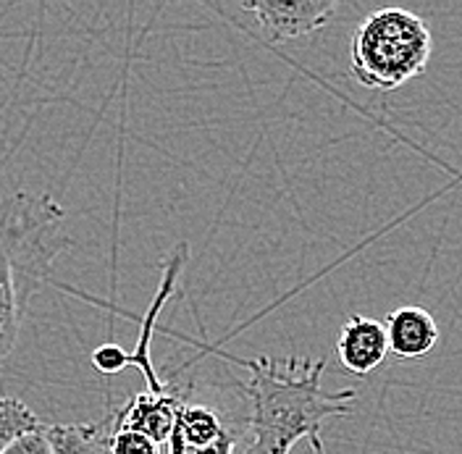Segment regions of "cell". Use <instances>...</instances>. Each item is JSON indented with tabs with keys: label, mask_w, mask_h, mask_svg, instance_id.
Returning <instances> with one entry per match:
<instances>
[{
	"label": "cell",
	"mask_w": 462,
	"mask_h": 454,
	"mask_svg": "<svg viewBox=\"0 0 462 454\" xmlns=\"http://www.w3.org/2000/svg\"><path fill=\"white\" fill-rule=\"evenodd\" d=\"M250 373L239 392L250 402L247 447L242 454H289L297 441H308L313 454H326L320 431L331 418H346L355 410V389L326 392V360H255L231 357Z\"/></svg>",
	"instance_id": "obj_1"
},
{
	"label": "cell",
	"mask_w": 462,
	"mask_h": 454,
	"mask_svg": "<svg viewBox=\"0 0 462 454\" xmlns=\"http://www.w3.org/2000/svg\"><path fill=\"white\" fill-rule=\"evenodd\" d=\"M71 245L66 213L51 195L0 198V363L19 341L32 294L51 279L56 257Z\"/></svg>",
	"instance_id": "obj_2"
},
{
	"label": "cell",
	"mask_w": 462,
	"mask_h": 454,
	"mask_svg": "<svg viewBox=\"0 0 462 454\" xmlns=\"http://www.w3.org/2000/svg\"><path fill=\"white\" fill-rule=\"evenodd\" d=\"M429 24L407 8H381L365 16L349 42V71L368 89L392 92L429 69Z\"/></svg>",
	"instance_id": "obj_3"
},
{
	"label": "cell",
	"mask_w": 462,
	"mask_h": 454,
	"mask_svg": "<svg viewBox=\"0 0 462 454\" xmlns=\"http://www.w3.org/2000/svg\"><path fill=\"white\" fill-rule=\"evenodd\" d=\"M242 11L255 16L260 32L268 37V42H287L326 27L337 14V3L334 0H297V3L245 0Z\"/></svg>",
	"instance_id": "obj_4"
},
{
	"label": "cell",
	"mask_w": 462,
	"mask_h": 454,
	"mask_svg": "<svg viewBox=\"0 0 462 454\" xmlns=\"http://www.w3.org/2000/svg\"><path fill=\"white\" fill-rule=\"evenodd\" d=\"M181 404H184V399L169 392V389L161 394L143 392V394L129 399L126 404H121L114 415H108V421H111V428L140 431L147 439H152L155 444L169 449V439H171Z\"/></svg>",
	"instance_id": "obj_5"
},
{
	"label": "cell",
	"mask_w": 462,
	"mask_h": 454,
	"mask_svg": "<svg viewBox=\"0 0 462 454\" xmlns=\"http://www.w3.org/2000/svg\"><path fill=\"white\" fill-rule=\"evenodd\" d=\"M337 357L355 375L374 373L389 357L383 323L368 315H349L337 337Z\"/></svg>",
	"instance_id": "obj_6"
},
{
	"label": "cell",
	"mask_w": 462,
	"mask_h": 454,
	"mask_svg": "<svg viewBox=\"0 0 462 454\" xmlns=\"http://www.w3.org/2000/svg\"><path fill=\"white\" fill-rule=\"evenodd\" d=\"M389 355L400 360H420L439 344V326L426 308L404 305L392 310L383 323Z\"/></svg>",
	"instance_id": "obj_7"
},
{
	"label": "cell",
	"mask_w": 462,
	"mask_h": 454,
	"mask_svg": "<svg viewBox=\"0 0 462 454\" xmlns=\"http://www.w3.org/2000/svg\"><path fill=\"white\" fill-rule=\"evenodd\" d=\"M187 255H189V247L187 245H179L171 255L166 257V263H163V282L158 286V292H155V297H152V302H150V308H147L143 318V337H140V344L129 355V368L143 370L144 381H147V392H152V394L166 392V384L158 381L155 368L150 363V341H152V334H155L158 312L163 310V305L169 302V297L176 292V279H179V273H181V268L187 263Z\"/></svg>",
	"instance_id": "obj_8"
},
{
	"label": "cell",
	"mask_w": 462,
	"mask_h": 454,
	"mask_svg": "<svg viewBox=\"0 0 462 454\" xmlns=\"http://www.w3.org/2000/svg\"><path fill=\"white\" fill-rule=\"evenodd\" d=\"M51 452L53 454H111V423H56L48 426Z\"/></svg>",
	"instance_id": "obj_9"
},
{
	"label": "cell",
	"mask_w": 462,
	"mask_h": 454,
	"mask_svg": "<svg viewBox=\"0 0 462 454\" xmlns=\"http://www.w3.org/2000/svg\"><path fill=\"white\" fill-rule=\"evenodd\" d=\"M40 426H42V421L29 410L22 399L0 394V452L8 444H14L19 436H24L29 431H37Z\"/></svg>",
	"instance_id": "obj_10"
},
{
	"label": "cell",
	"mask_w": 462,
	"mask_h": 454,
	"mask_svg": "<svg viewBox=\"0 0 462 454\" xmlns=\"http://www.w3.org/2000/svg\"><path fill=\"white\" fill-rule=\"evenodd\" d=\"M111 423V421H108ZM108 452L111 454H169L166 447L155 444L140 431H126V428H111L108 439Z\"/></svg>",
	"instance_id": "obj_11"
},
{
	"label": "cell",
	"mask_w": 462,
	"mask_h": 454,
	"mask_svg": "<svg viewBox=\"0 0 462 454\" xmlns=\"http://www.w3.org/2000/svg\"><path fill=\"white\" fill-rule=\"evenodd\" d=\"M92 366L106 373V375H116L124 368H129V352H124L118 344H100L95 352H92Z\"/></svg>",
	"instance_id": "obj_12"
},
{
	"label": "cell",
	"mask_w": 462,
	"mask_h": 454,
	"mask_svg": "<svg viewBox=\"0 0 462 454\" xmlns=\"http://www.w3.org/2000/svg\"><path fill=\"white\" fill-rule=\"evenodd\" d=\"M0 454H53L51 452V439H48V426L42 423L37 431H29L24 436H19Z\"/></svg>",
	"instance_id": "obj_13"
}]
</instances>
